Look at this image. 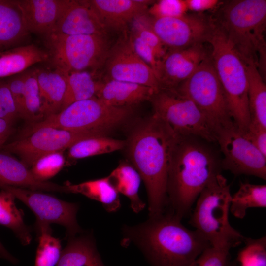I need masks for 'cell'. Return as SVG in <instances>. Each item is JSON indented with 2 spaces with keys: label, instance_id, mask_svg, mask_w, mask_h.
<instances>
[{
  "label": "cell",
  "instance_id": "cell-19",
  "mask_svg": "<svg viewBox=\"0 0 266 266\" xmlns=\"http://www.w3.org/2000/svg\"><path fill=\"white\" fill-rule=\"evenodd\" d=\"M107 30L125 31L136 17L147 13L155 1L148 0H88Z\"/></svg>",
  "mask_w": 266,
  "mask_h": 266
},
{
  "label": "cell",
  "instance_id": "cell-43",
  "mask_svg": "<svg viewBox=\"0 0 266 266\" xmlns=\"http://www.w3.org/2000/svg\"><path fill=\"white\" fill-rule=\"evenodd\" d=\"M0 106L14 120L18 117L16 106L6 81L0 79Z\"/></svg>",
  "mask_w": 266,
  "mask_h": 266
},
{
  "label": "cell",
  "instance_id": "cell-45",
  "mask_svg": "<svg viewBox=\"0 0 266 266\" xmlns=\"http://www.w3.org/2000/svg\"><path fill=\"white\" fill-rule=\"evenodd\" d=\"M0 258L4 259L12 264H17L18 260L13 256L3 246L0 241Z\"/></svg>",
  "mask_w": 266,
  "mask_h": 266
},
{
  "label": "cell",
  "instance_id": "cell-26",
  "mask_svg": "<svg viewBox=\"0 0 266 266\" xmlns=\"http://www.w3.org/2000/svg\"><path fill=\"white\" fill-rule=\"evenodd\" d=\"M67 193L82 194L100 202L109 212L117 211L121 206L119 193L111 184L108 177L78 184H65Z\"/></svg>",
  "mask_w": 266,
  "mask_h": 266
},
{
  "label": "cell",
  "instance_id": "cell-28",
  "mask_svg": "<svg viewBox=\"0 0 266 266\" xmlns=\"http://www.w3.org/2000/svg\"><path fill=\"white\" fill-rule=\"evenodd\" d=\"M244 64L248 81V99L250 121L266 128V86L264 79L254 62H244Z\"/></svg>",
  "mask_w": 266,
  "mask_h": 266
},
{
  "label": "cell",
  "instance_id": "cell-10",
  "mask_svg": "<svg viewBox=\"0 0 266 266\" xmlns=\"http://www.w3.org/2000/svg\"><path fill=\"white\" fill-rule=\"evenodd\" d=\"M192 100L218 132L234 125L210 55L176 89Z\"/></svg>",
  "mask_w": 266,
  "mask_h": 266
},
{
  "label": "cell",
  "instance_id": "cell-9",
  "mask_svg": "<svg viewBox=\"0 0 266 266\" xmlns=\"http://www.w3.org/2000/svg\"><path fill=\"white\" fill-rule=\"evenodd\" d=\"M49 60L65 72L98 69L104 65L111 48L107 35L45 36Z\"/></svg>",
  "mask_w": 266,
  "mask_h": 266
},
{
  "label": "cell",
  "instance_id": "cell-40",
  "mask_svg": "<svg viewBox=\"0 0 266 266\" xmlns=\"http://www.w3.org/2000/svg\"><path fill=\"white\" fill-rule=\"evenodd\" d=\"M129 37L135 52L144 62L152 68L156 74L159 59L155 51L135 34L130 33Z\"/></svg>",
  "mask_w": 266,
  "mask_h": 266
},
{
  "label": "cell",
  "instance_id": "cell-34",
  "mask_svg": "<svg viewBox=\"0 0 266 266\" xmlns=\"http://www.w3.org/2000/svg\"><path fill=\"white\" fill-rule=\"evenodd\" d=\"M25 98L23 118L37 123L44 119L39 95L38 84L34 69L24 72Z\"/></svg>",
  "mask_w": 266,
  "mask_h": 266
},
{
  "label": "cell",
  "instance_id": "cell-20",
  "mask_svg": "<svg viewBox=\"0 0 266 266\" xmlns=\"http://www.w3.org/2000/svg\"><path fill=\"white\" fill-rule=\"evenodd\" d=\"M0 183L32 190L67 193L65 185L35 180L21 161L5 151L0 152Z\"/></svg>",
  "mask_w": 266,
  "mask_h": 266
},
{
  "label": "cell",
  "instance_id": "cell-29",
  "mask_svg": "<svg viewBox=\"0 0 266 266\" xmlns=\"http://www.w3.org/2000/svg\"><path fill=\"white\" fill-rule=\"evenodd\" d=\"M15 196L10 192L0 191V225L10 229L23 245L30 244V228L24 222L23 213L16 207Z\"/></svg>",
  "mask_w": 266,
  "mask_h": 266
},
{
  "label": "cell",
  "instance_id": "cell-39",
  "mask_svg": "<svg viewBox=\"0 0 266 266\" xmlns=\"http://www.w3.org/2000/svg\"><path fill=\"white\" fill-rule=\"evenodd\" d=\"M230 251L208 247L188 266H231Z\"/></svg>",
  "mask_w": 266,
  "mask_h": 266
},
{
  "label": "cell",
  "instance_id": "cell-48",
  "mask_svg": "<svg viewBox=\"0 0 266 266\" xmlns=\"http://www.w3.org/2000/svg\"><path fill=\"white\" fill-rule=\"evenodd\" d=\"M9 136H1L0 135V150L2 149L3 146L5 144V143Z\"/></svg>",
  "mask_w": 266,
  "mask_h": 266
},
{
  "label": "cell",
  "instance_id": "cell-24",
  "mask_svg": "<svg viewBox=\"0 0 266 266\" xmlns=\"http://www.w3.org/2000/svg\"><path fill=\"white\" fill-rule=\"evenodd\" d=\"M49 60L48 52L33 44L0 52V79L21 73L34 64Z\"/></svg>",
  "mask_w": 266,
  "mask_h": 266
},
{
  "label": "cell",
  "instance_id": "cell-6",
  "mask_svg": "<svg viewBox=\"0 0 266 266\" xmlns=\"http://www.w3.org/2000/svg\"><path fill=\"white\" fill-rule=\"evenodd\" d=\"M213 23L207 41L211 48L210 58L226 96L233 123L243 132L250 122L246 66L222 29L213 20Z\"/></svg>",
  "mask_w": 266,
  "mask_h": 266
},
{
  "label": "cell",
  "instance_id": "cell-42",
  "mask_svg": "<svg viewBox=\"0 0 266 266\" xmlns=\"http://www.w3.org/2000/svg\"><path fill=\"white\" fill-rule=\"evenodd\" d=\"M242 133L266 157V128L250 121L246 130Z\"/></svg>",
  "mask_w": 266,
  "mask_h": 266
},
{
  "label": "cell",
  "instance_id": "cell-16",
  "mask_svg": "<svg viewBox=\"0 0 266 266\" xmlns=\"http://www.w3.org/2000/svg\"><path fill=\"white\" fill-rule=\"evenodd\" d=\"M209 55L203 44L166 51L159 61L156 70L162 89H176L189 78Z\"/></svg>",
  "mask_w": 266,
  "mask_h": 266
},
{
  "label": "cell",
  "instance_id": "cell-3",
  "mask_svg": "<svg viewBox=\"0 0 266 266\" xmlns=\"http://www.w3.org/2000/svg\"><path fill=\"white\" fill-rule=\"evenodd\" d=\"M201 139L180 136L173 152L166 211L181 219L190 214L200 192L222 169L217 153Z\"/></svg>",
  "mask_w": 266,
  "mask_h": 266
},
{
  "label": "cell",
  "instance_id": "cell-37",
  "mask_svg": "<svg viewBox=\"0 0 266 266\" xmlns=\"http://www.w3.org/2000/svg\"><path fill=\"white\" fill-rule=\"evenodd\" d=\"M131 24V33L137 35L149 45L155 51L160 60L165 54L166 50L152 30L150 24V17L147 13L136 17Z\"/></svg>",
  "mask_w": 266,
  "mask_h": 266
},
{
  "label": "cell",
  "instance_id": "cell-33",
  "mask_svg": "<svg viewBox=\"0 0 266 266\" xmlns=\"http://www.w3.org/2000/svg\"><path fill=\"white\" fill-rule=\"evenodd\" d=\"M36 227L38 236L34 266H56L62 252L59 239L52 235L50 225Z\"/></svg>",
  "mask_w": 266,
  "mask_h": 266
},
{
  "label": "cell",
  "instance_id": "cell-15",
  "mask_svg": "<svg viewBox=\"0 0 266 266\" xmlns=\"http://www.w3.org/2000/svg\"><path fill=\"white\" fill-rule=\"evenodd\" d=\"M104 65L108 79L146 86L157 92L162 89L156 73L136 54L126 34L111 47Z\"/></svg>",
  "mask_w": 266,
  "mask_h": 266
},
{
  "label": "cell",
  "instance_id": "cell-23",
  "mask_svg": "<svg viewBox=\"0 0 266 266\" xmlns=\"http://www.w3.org/2000/svg\"><path fill=\"white\" fill-rule=\"evenodd\" d=\"M29 33L17 0H0V52L16 47Z\"/></svg>",
  "mask_w": 266,
  "mask_h": 266
},
{
  "label": "cell",
  "instance_id": "cell-2",
  "mask_svg": "<svg viewBox=\"0 0 266 266\" xmlns=\"http://www.w3.org/2000/svg\"><path fill=\"white\" fill-rule=\"evenodd\" d=\"M181 220L165 211L140 224L125 226L123 241L135 244L151 266H188L211 246Z\"/></svg>",
  "mask_w": 266,
  "mask_h": 266
},
{
  "label": "cell",
  "instance_id": "cell-1",
  "mask_svg": "<svg viewBox=\"0 0 266 266\" xmlns=\"http://www.w3.org/2000/svg\"><path fill=\"white\" fill-rule=\"evenodd\" d=\"M180 136L153 115L135 129L130 138L129 155L145 185L149 217L160 215L166 208L168 170Z\"/></svg>",
  "mask_w": 266,
  "mask_h": 266
},
{
  "label": "cell",
  "instance_id": "cell-13",
  "mask_svg": "<svg viewBox=\"0 0 266 266\" xmlns=\"http://www.w3.org/2000/svg\"><path fill=\"white\" fill-rule=\"evenodd\" d=\"M217 142L223 155L222 169L235 175L244 174L266 179V157L234 124L218 132Z\"/></svg>",
  "mask_w": 266,
  "mask_h": 266
},
{
  "label": "cell",
  "instance_id": "cell-14",
  "mask_svg": "<svg viewBox=\"0 0 266 266\" xmlns=\"http://www.w3.org/2000/svg\"><path fill=\"white\" fill-rule=\"evenodd\" d=\"M149 17L152 30L165 47L170 49L207 42L213 26L211 16L201 14H186L175 17Z\"/></svg>",
  "mask_w": 266,
  "mask_h": 266
},
{
  "label": "cell",
  "instance_id": "cell-31",
  "mask_svg": "<svg viewBox=\"0 0 266 266\" xmlns=\"http://www.w3.org/2000/svg\"><path fill=\"white\" fill-rule=\"evenodd\" d=\"M64 72L66 79V91L62 110L74 102L96 97L100 82L95 81L90 72Z\"/></svg>",
  "mask_w": 266,
  "mask_h": 266
},
{
  "label": "cell",
  "instance_id": "cell-12",
  "mask_svg": "<svg viewBox=\"0 0 266 266\" xmlns=\"http://www.w3.org/2000/svg\"><path fill=\"white\" fill-rule=\"evenodd\" d=\"M0 189L11 193L33 211L36 218V226L52 223L60 225L66 228L67 239L83 233L76 218L77 203L64 201L38 191L0 183Z\"/></svg>",
  "mask_w": 266,
  "mask_h": 266
},
{
  "label": "cell",
  "instance_id": "cell-22",
  "mask_svg": "<svg viewBox=\"0 0 266 266\" xmlns=\"http://www.w3.org/2000/svg\"><path fill=\"white\" fill-rule=\"evenodd\" d=\"M34 69L45 119L62 110L66 91V76L64 72L55 68Z\"/></svg>",
  "mask_w": 266,
  "mask_h": 266
},
{
  "label": "cell",
  "instance_id": "cell-27",
  "mask_svg": "<svg viewBox=\"0 0 266 266\" xmlns=\"http://www.w3.org/2000/svg\"><path fill=\"white\" fill-rule=\"evenodd\" d=\"M107 177L117 191L130 200L131 207L134 212L138 213L144 208L145 204L138 195L142 179L133 166L121 163Z\"/></svg>",
  "mask_w": 266,
  "mask_h": 266
},
{
  "label": "cell",
  "instance_id": "cell-17",
  "mask_svg": "<svg viewBox=\"0 0 266 266\" xmlns=\"http://www.w3.org/2000/svg\"><path fill=\"white\" fill-rule=\"evenodd\" d=\"M107 29L88 0H70L48 35H107Z\"/></svg>",
  "mask_w": 266,
  "mask_h": 266
},
{
  "label": "cell",
  "instance_id": "cell-4",
  "mask_svg": "<svg viewBox=\"0 0 266 266\" xmlns=\"http://www.w3.org/2000/svg\"><path fill=\"white\" fill-rule=\"evenodd\" d=\"M212 16L244 62H253L266 72V0L225 1Z\"/></svg>",
  "mask_w": 266,
  "mask_h": 266
},
{
  "label": "cell",
  "instance_id": "cell-49",
  "mask_svg": "<svg viewBox=\"0 0 266 266\" xmlns=\"http://www.w3.org/2000/svg\"><path fill=\"white\" fill-rule=\"evenodd\" d=\"M231 266H237L236 263L234 262H233L232 265Z\"/></svg>",
  "mask_w": 266,
  "mask_h": 266
},
{
  "label": "cell",
  "instance_id": "cell-30",
  "mask_svg": "<svg viewBox=\"0 0 266 266\" xmlns=\"http://www.w3.org/2000/svg\"><path fill=\"white\" fill-rule=\"evenodd\" d=\"M266 207V185L241 182L232 195L230 211L236 218H243L247 209Z\"/></svg>",
  "mask_w": 266,
  "mask_h": 266
},
{
  "label": "cell",
  "instance_id": "cell-46",
  "mask_svg": "<svg viewBox=\"0 0 266 266\" xmlns=\"http://www.w3.org/2000/svg\"><path fill=\"white\" fill-rule=\"evenodd\" d=\"M12 132V123L0 118V135L10 136Z\"/></svg>",
  "mask_w": 266,
  "mask_h": 266
},
{
  "label": "cell",
  "instance_id": "cell-36",
  "mask_svg": "<svg viewBox=\"0 0 266 266\" xmlns=\"http://www.w3.org/2000/svg\"><path fill=\"white\" fill-rule=\"evenodd\" d=\"M243 242L237 258L239 266H266V237H246Z\"/></svg>",
  "mask_w": 266,
  "mask_h": 266
},
{
  "label": "cell",
  "instance_id": "cell-41",
  "mask_svg": "<svg viewBox=\"0 0 266 266\" xmlns=\"http://www.w3.org/2000/svg\"><path fill=\"white\" fill-rule=\"evenodd\" d=\"M6 82L11 93L18 116L23 118L25 98L24 72L8 77Z\"/></svg>",
  "mask_w": 266,
  "mask_h": 266
},
{
  "label": "cell",
  "instance_id": "cell-25",
  "mask_svg": "<svg viewBox=\"0 0 266 266\" xmlns=\"http://www.w3.org/2000/svg\"><path fill=\"white\" fill-rule=\"evenodd\" d=\"M81 234L68 239L56 266H106L93 236Z\"/></svg>",
  "mask_w": 266,
  "mask_h": 266
},
{
  "label": "cell",
  "instance_id": "cell-47",
  "mask_svg": "<svg viewBox=\"0 0 266 266\" xmlns=\"http://www.w3.org/2000/svg\"><path fill=\"white\" fill-rule=\"evenodd\" d=\"M0 118L6 120L10 123H13L15 120L4 109L0 106Z\"/></svg>",
  "mask_w": 266,
  "mask_h": 266
},
{
  "label": "cell",
  "instance_id": "cell-8",
  "mask_svg": "<svg viewBox=\"0 0 266 266\" xmlns=\"http://www.w3.org/2000/svg\"><path fill=\"white\" fill-rule=\"evenodd\" d=\"M153 115L179 136H194L217 142V132L197 106L175 89H161L151 100Z\"/></svg>",
  "mask_w": 266,
  "mask_h": 266
},
{
  "label": "cell",
  "instance_id": "cell-44",
  "mask_svg": "<svg viewBox=\"0 0 266 266\" xmlns=\"http://www.w3.org/2000/svg\"><path fill=\"white\" fill-rule=\"evenodd\" d=\"M188 11L201 13L215 9L220 4L218 0H185Z\"/></svg>",
  "mask_w": 266,
  "mask_h": 266
},
{
  "label": "cell",
  "instance_id": "cell-21",
  "mask_svg": "<svg viewBox=\"0 0 266 266\" xmlns=\"http://www.w3.org/2000/svg\"><path fill=\"white\" fill-rule=\"evenodd\" d=\"M157 92L146 86L108 79L99 82L96 97L109 106L124 107L151 100Z\"/></svg>",
  "mask_w": 266,
  "mask_h": 266
},
{
  "label": "cell",
  "instance_id": "cell-38",
  "mask_svg": "<svg viewBox=\"0 0 266 266\" xmlns=\"http://www.w3.org/2000/svg\"><path fill=\"white\" fill-rule=\"evenodd\" d=\"M188 11L185 0H160L154 2L147 13L152 17H175Z\"/></svg>",
  "mask_w": 266,
  "mask_h": 266
},
{
  "label": "cell",
  "instance_id": "cell-7",
  "mask_svg": "<svg viewBox=\"0 0 266 266\" xmlns=\"http://www.w3.org/2000/svg\"><path fill=\"white\" fill-rule=\"evenodd\" d=\"M130 107L109 106L96 97L74 102L59 112L31 124L30 130L50 127L65 130L106 132L125 120Z\"/></svg>",
  "mask_w": 266,
  "mask_h": 266
},
{
  "label": "cell",
  "instance_id": "cell-11",
  "mask_svg": "<svg viewBox=\"0 0 266 266\" xmlns=\"http://www.w3.org/2000/svg\"><path fill=\"white\" fill-rule=\"evenodd\" d=\"M104 134L96 131L76 132L42 127L29 131L24 137L5 144L2 149L18 155L29 168L43 155L63 151L82 139Z\"/></svg>",
  "mask_w": 266,
  "mask_h": 266
},
{
  "label": "cell",
  "instance_id": "cell-35",
  "mask_svg": "<svg viewBox=\"0 0 266 266\" xmlns=\"http://www.w3.org/2000/svg\"><path fill=\"white\" fill-rule=\"evenodd\" d=\"M63 151L51 153L38 159L30 169L34 179L46 182L57 174L65 164Z\"/></svg>",
  "mask_w": 266,
  "mask_h": 266
},
{
  "label": "cell",
  "instance_id": "cell-5",
  "mask_svg": "<svg viewBox=\"0 0 266 266\" xmlns=\"http://www.w3.org/2000/svg\"><path fill=\"white\" fill-rule=\"evenodd\" d=\"M231 198L227 180L218 174L200 192L190 214V224L216 249L230 251L246 238L229 222Z\"/></svg>",
  "mask_w": 266,
  "mask_h": 266
},
{
  "label": "cell",
  "instance_id": "cell-18",
  "mask_svg": "<svg viewBox=\"0 0 266 266\" xmlns=\"http://www.w3.org/2000/svg\"><path fill=\"white\" fill-rule=\"evenodd\" d=\"M70 0H17L25 26L30 33L48 34Z\"/></svg>",
  "mask_w": 266,
  "mask_h": 266
},
{
  "label": "cell",
  "instance_id": "cell-32",
  "mask_svg": "<svg viewBox=\"0 0 266 266\" xmlns=\"http://www.w3.org/2000/svg\"><path fill=\"white\" fill-rule=\"evenodd\" d=\"M126 141L99 135L82 139L68 148V156L72 159H82L106 154L122 149Z\"/></svg>",
  "mask_w": 266,
  "mask_h": 266
}]
</instances>
